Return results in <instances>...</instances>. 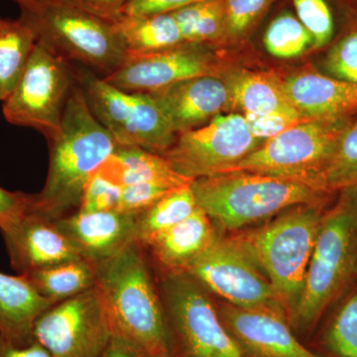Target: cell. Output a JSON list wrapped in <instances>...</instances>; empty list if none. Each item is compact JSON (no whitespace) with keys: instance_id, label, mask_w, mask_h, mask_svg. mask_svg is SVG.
Returning <instances> with one entry per match:
<instances>
[{"instance_id":"44dd1931","label":"cell","mask_w":357,"mask_h":357,"mask_svg":"<svg viewBox=\"0 0 357 357\" xmlns=\"http://www.w3.org/2000/svg\"><path fill=\"white\" fill-rule=\"evenodd\" d=\"M53 305L22 275L0 272V337L17 344L33 342L37 319Z\"/></svg>"},{"instance_id":"d6a6232c","label":"cell","mask_w":357,"mask_h":357,"mask_svg":"<svg viewBox=\"0 0 357 357\" xmlns=\"http://www.w3.org/2000/svg\"><path fill=\"white\" fill-rule=\"evenodd\" d=\"M295 14L312 37V48L330 43L335 33V20L328 0H292Z\"/></svg>"},{"instance_id":"4316f807","label":"cell","mask_w":357,"mask_h":357,"mask_svg":"<svg viewBox=\"0 0 357 357\" xmlns=\"http://www.w3.org/2000/svg\"><path fill=\"white\" fill-rule=\"evenodd\" d=\"M191 184L171 190L136 215L137 237L141 243L147 245L155 237L183 222L196 211L198 204Z\"/></svg>"},{"instance_id":"4fadbf2b","label":"cell","mask_w":357,"mask_h":357,"mask_svg":"<svg viewBox=\"0 0 357 357\" xmlns=\"http://www.w3.org/2000/svg\"><path fill=\"white\" fill-rule=\"evenodd\" d=\"M185 272L232 306L285 311L266 276L236 236H218Z\"/></svg>"},{"instance_id":"cb8c5ba5","label":"cell","mask_w":357,"mask_h":357,"mask_svg":"<svg viewBox=\"0 0 357 357\" xmlns=\"http://www.w3.org/2000/svg\"><path fill=\"white\" fill-rule=\"evenodd\" d=\"M114 22L128 55L153 53L185 44L172 13L145 16L122 14Z\"/></svg>"},{"instance_id":"8d00e7d4","label":"cell","mask_w":357,"mask_h":357,"mask_svg":"<svg viewBox=\"0 0 357 357\" xmlns=\"http://www.w3.org/2000/svg\"><path fill=\"white\" fill-rule=\"evenodd\" d=\"M244 117L248 121L253 135L262 142L278 135L301 121H306V119L300 115L282 114H245Z\"/></svg>"},{"instance_id":"d4e9b609","label":"cell","mask_w":357,"mask_h":357,"mask_svg":"<svg viewBox=\"0 0 357 357\" xmlns=\"http://www.w3.org/2000/svg\"><path fill=\"white\" fill-rule=\"evenodd\" d=\"M36 43L32 28L21 18L0 17V102L13 93Z\"/></svg>"},{"instance_id":"277c9868","label":"cell","mask_w":357,"mask_h":357,"mask_svg":"<svg viewBox=\"0 0 357 357\" xmlns=\"http://www.w3.org/2000/svg\"><path fill=\"white\" fill-rule=\"evenodd\" d=\"M199 208L217 229L236 230L301 204H319L325 192L295 181L246 171L197 178Z\"/></svg>"},{"instance_id":"5bb4252c","label":"cell","mask_w":357,"mask_h":357,"mask_svg":"<svg viewBox=\"0 0 357 357\" xmlns=\"http://www.w3.org/2000/svg\"><path fill=\"white\" fill-rule=\"evenodd\" d=\"M213 61L202 45L182 44L167 50L128 54L119 69L105 77L128 93H149L191 77L213 75Z\"/></svg>"},{"instance_id":"ee69618b","label":"cell","mask_w":357,"mask_h":357,"mask_svg":"<svg viewBox=\"0 0 357 357\" xmlns=\"http://www.w3.org/2000/svg\"><path fill=\"white\" fill-rule=\"evenodd\" d=\"M337 1L349 8L357 10V0H337Z\"/></svg>"},{"instance_id":"6da1fadb","label":"cell","mask_w":357,"mask_h":357,"mask_svg":"<svg viewBox=\"0 0 357 357\" xmlns=\"http://www.w3.org/2000/svg\"><path fill=\"white\" fill-rule=\"evenodd\" d=\"M48 143L46 182L41 192L33 194L29 213L56 222L79 210L86 185L117 143L91 114L77 82L68 98L60 130Z\"/></svg>"},{"instance_id":"7c38bea8","label":"cell","mask_w":357,"mask_h":357,"mask_svg":"<svg viewBox=\"0 0 357 357\" xmlns=\"http://www.w3.org/2000/svg\"><path fill=\"white\" fill-rule=\"evenodd\" d=\"M112 335L96 285L49 307L33 328L34 340L53 357H100Z\"/></svg>"},{"instance_id":"1f68e13d","label":"cell","mask_w":357,"mask_h":357,"mask_svg":"<svg viewBox=\"0 0 357 357\" xmlns=\"http://www.w3.org/2000/svg\"><path fill=\"white\" fill-rule=\"evenodd\" d=\"M277 0H223L222 38L237 41L250 34Z\"/></svg>"},{"instance_id":"f546056e","label":"cell","mask_w":357,"mask_h":357,"mask_svg":"<svg viewBox=\"0 0 357 357\" xmlns=\"http://www.w3.org/2000/svg\"><path fill=\"white\" fill-rule=\"evenodd\" d=\"M321 345L331 357H357V289L331 319Z\"/></svg>"},{"instance_id":"3957f363","label":"cell","mask_w":357,"mask_h":357,"mask_svg":"<svg viewBox=\"0 0 357 357\" xmlns=\"http://www.w3.org/2000/svg\"><path fill=\"white\" fill-rule=\"evenodd\" d=\"M356 277L357 189H347L321 218L290 326L309 331Z\"/></svg>"},{"instance_id":"52a82bcc","label":"cell","mask_w":357,"mask_h":357,"mask_svg":"<svg viewBox=\"0 0 357 357\" xmlns=\"http://www.w3.org/2000/svg\"><path fill=\"white\" fill-rule=\"evenodd\" d=\"M347 119H306L270 138L230 171L287 178L324 190V177Z\"/></svg>"},{"instance_id":"60d3db41","label":"cell","mask_w":357,"mask_h":357,"mask_svg":"<svg viewBox=\"0 0 357 357\" xmlns=\"http://www.w3.org/2000/svg\"><path fill=\"white\" fill-rule=\"evenodd\" d=\"M0 357H53L36 340L17 344L0 337Z\"/></svg>"},{"instance_id":"7bdbcfd3","label":"cell","mask_w":357,"mask_h":357,"mask_svg":"<svg viewBox=\"0 0 357 357\" xmlns=\"http://www.w3.org/2000/svg\"><path fill=\"white\" fill-rule=\"evenodd\" d=\"M20 6V13H37L58 0H13Z\"/></svg>"},{"instance_id":"4dcf8cb0","label":"cell","mask_w":357,"mask_h":357,"mask_svg":"<svg viewBox=\"0 0 357 357\" xmlns=\"http://www.w3.org/2000/svg\"><path fill=\"white\" fill-rule=\"evenodd\" d=\"M357 189V122L344 129L324 177L325 192Z\"/></svg>"},{"instance_id":"7a4b0ae2","label":"cell","mask_w":357,"mask_h":357,"mask_svg":"<svg viewBox=\"0 0 357 357\" xmlns=\"http://www.w3.org/2000/svg\"><path fill=\"white\" fill-rule=\"evenodd\" d=\"M100 290L112 333L126 338L148 356L172 351L163 305L139 239L109 259L95 264Z\"/></svg>"},{"instance_id":"b9f144b4","label":"cell","mask_w":357,"mask_h":357,"mask_svg":"<svg viewBox=\"0 0 357 357\" xmlns=\"http://www.w3.org/2000/svg\"><path fill=\"white\" fill-rule=\"evenodd\" d=\"M100 357H148V354L133 342L112 335Z\"/></svg>"},{"instance_id":"8fae6325","label":"cell","mask_w":357,"mask_h":357,"mask_svg":"<svg viewBox=\"0 0 357 357\" xmlns=\"http://www.w3.org/2000/svg\"><path fill=\"white\" fill-rule=\"evenodd\" d=\"M262 143L253 135L244 115L229 112L178 134L163 156L176 172L194 181L229 172Z\"/></svg>"},{"instance_id":"d6986e66","label":"cell","mask_w":357,"mask_h":357,"mask_svg":"<svg viewBox=\"0 0 357 357\" xmlns=\"http://www.w3.org/2000/svg\"><path fill=\"white\" fill-rule=\"evenodd\" d=\"M282 88L306 119H347L357 112V84L302 73L282 81Z\"/></svg>"},{"instance_id":"603a6c76","label":"cell","mask_w":357,"mask_h":357,"mask_svg":"<svg viewBox=\"0 0 357 357\" xmlns=\"http://www.w3.org/2000/svg\"><path fill=\"white\" fill-rule=\"evenodd\" d=\"M231 109L245 114L301 115L282 88V79L269 73L236 72L225 79ZM303 117V116H302Z\"/></svg>"},{"instance_id":"9a60e30c","label":"cell","mask_w":357,"mask_h":357,"mask_svg":"<svg viewBox=\"0 0 357 357\" xmlns=\"http://www.w3.org/2000/svg\"><path fill=\"white\" fill-rule=\"evenodd\" d=\"M218 311L245 357H324L296 337L284 310L243 309L227 304Z\"/></svg>"},{"instance_id":"e575fe53","label":"cell","mask_w":357,"mask_h":357,"mask_svg":"<svg viewBox=\"0 0 357 357\" xmlns=\"http://www.w3.org/2000/svg\"><path fill=\"white\" fill-rule=\"evenodd\" d=\"M121 188V185L112 182L98 169L86 185L79 211H109L116 210Z\"/></svg>"},{"instance_id":"ffe728a7","label":"cell","mask_w":357,"mask_h":357,"mask_svg":"<svg viewBox=\"0 0 357 357\" xmlns=\"http://www.w3.org/2000/svg\"><path fill=\"white\" fill-rule=\"evenodd\" d=\"M217 227L201 208L145 245L163 273L185 272L220 236Z\"/></svg>"},{"instance_id":"ab89813d","label":"cell","mask_w":357,"mask_h":357,"mask_svg":"<svg viewBox=\"0 0 357 357\" xmlns=\"http://www.w3.org/2000/svg\"><path fill=\"white\" fill-rule=\"evenodd\" d=\"M64 1L102 20L114 21L122 15V11L128 0H64Z\"/></svg>"},{"instance_id":"836d02e7","label":"cell","mask_w":357,"mask_h":357,"mask_svg":"<svg viewBox=\"0 0 357 357\" xmlns=\"http://www.w3.org/2000/svg\"><path fill=\"white\" fill-rule=\"evenodd\" d=\"M326 66L337 79L357 84V29L345 35L331 49Z\"/></svg>"},{"instance_id":"8992f818","label":"cell","mask_w":357,"mask_h":357,"mask_svg":"<svg viewBox=\"0 0 357 357\" xmlns=\"http://www.w3.org/2000/svg\"><path fill=\"white\" fill-rule=\"evenodd\" d=\"M20 18L32 28L40 43L102 79L119 69L128 57L114 21L102 20L64 0L37 13H20Z\"/></svg>"},{"instance_id":"d590c367","label":"cell","mask_w":357,"mask_h":357,"mask_svg":"<svg viewBox=\"0 0 357 357\" xmlns=\"http://www.w3.org/2000/svg\"><path fill=\"white\" fill-rule=\"evenodd\" d=\"M171 190L174 189L148 183L123 185L115 211L136 217Z\"/></svg>"},{"instance_id":"484cf974","label":"cell","mask_w":357,"mask_h":357,"mask_svg":"<svg viewBox=\"0 0 357 357\" xmlns=\"http://www.w3.org/2000/svg\"><path fill=\"white\" fill-rule=\"evenodd\" d=\"M33 288L54 305L75 297L96 285V267L86 259L22 274Z\"/></svg>"},{"instance_id":"f1b7e54d","label":"cell","mask_w":357,"mask_h":357,"mask_svg":"<svg viewBox=\"0 0 357 357\" xmlns=\"http://www.w3.org/2000/svg\"><path fill=\"white\" fill-rule=\"evenodd\" d=\"M263 44L268 53L279 59L299 57L312 47V37L291 11H282L267 26Z\"/></svg>"},{"instance_id":"ac0fdd59","label":"cell","mask_w":357,"mask_h":357,"mask_svg":"<svg viewBox=\"0 0 357 357\" xmlns=\"http://www.w3.org/2000/svg\"><path fill=\"white\" fill-rule=\"evenodd\" d=\"M84 259L96 264L138 239L135 217L119 211H81L56 220Z\"/></svg>"},{"instance_id":"f35d334b","label":"cell","mask_w":357,"mask_h":357,"mask_svg":"<svg viewBox=\"0 0 357 357\" xmlns=\"http://www.w3.org/2000/svg\"><path fill=\"white\" fill-rule=\"evenodd\" d=\"M202 0H128L122 14L132 16L173 13Z\"/></svg>"},{"instance_id":"7402d4cb","label":"cell","mask_w":357,"mask_h":357,"mask_svg":"<svg viewBox=\"0 0 357 357\" xmlns=\"http://www.w3.org/2000/svg\"><path fill=\"white\" fill-rule=\"evenodd\" d=\"M100 171L121 187L148 183L176 189L192 182L176 172L163 155L137 146L117 144Z\"/></svg>"},{"instance_id":"5b68a950","label":"cell","mask_w":357,"mask_h":357,"mask_svg":"<svg viewBox=\"0 0 357 357\" xmlns=\"http://www.w3.org/2000/svg\"><path fill=\"white\" fill-rule=\"evenodd\" d=\"M323 217L319 204H301L236 236L271 284L288 321L299 303Z\"/></svg>"},{"instance_id":"ba28073f","label":"cell","mask_w":357,"mask_h":357,"mask_svg":"<svg viewBox=\"0 0 357 357\" xmlns=\"http://www.w3.org/2000/svg\"><path fill=\"white\" fill-rule=\"evenodd\" d=\"M160 298L177 357H245L208 291L185 272L163 273Z\"/></svg>"},{"instance_id":"74e56055","label":"cell","mask_w":357,"mask_h":357,"mask_svg":"<svg viewBox=\"0 0 357 357\" xmlns=\"http://www.w3.org/2000/svg\"><path fill=\"white\" fill-rule=\"evenodd\" d=\"M33 194L9 192L0 187V231L29 213Z\"/></svg>"},{"instance_id":"e0dca14e","label":"cell","mask_w":357,"mask_h":357,"mask_svg":"<svg viewBox=\"0 0 357 357\" xmlns=\"http://www.w3.org/2000/svg\"><path fill=\"white\" fill-rule=\"evenodd\" d=\"M0 232L18 275L84 259L55 222L36 213H26Z\"/></svg>"},{"instance_id":"9c48e42d","label":"cell","mask_w":357,"mask_h":357,"mask_svg":"<svg viewBox=\"0 0 357 357\" xmlns=\"http://www.w3.org/2000/svg\"><path fill=\"white\" fill-rule=\"evenodd\" d=\"M74 70L91 114L117 144L160 155L172 146L177 134L149 93L121 91L83 66Z\"/></svg>"},{"instance_id":"2e32d148","label":"cell","mask_w":357,"mask_h":357,"mask_svg":"<svg viewBox=\"0 0 357 357\" xmlns=\"http://www.w3.org/2000/svg\"><path fill=\"white\" fill-rule=\"evenodd\" d=\"M149 95L177 135L201 128L231 109L227 84L215 75L184 79Z\"/></svg>"},{"instance_id":"83f0119b","label":"cell","mask_w":357,"mask_h":357,"mask_svg":"<svg viewBox=\"0 0 357 357\" xmlns=\"http://www.w3.org/2000/svg\"><path fill=\"white\" fill-rule=\"evenodd\" d=\"M172 14L185 44L204 45L222 40L223 0H202Z\"/></svg>"},{"instance_id":"f6af8a7d","label":"cell","mask_w":357,"mask_h":357,"mask_svg":"<svg viewBox=\"0 0 357 357\" xmlns=\"http://www.w3.org/2000/svg\"><path fill=\"white\" fill-rule=\"evenodd\" d=\"M148 357H177L172 351L163 352V354H154V356H148Z\"/></svg>"},{"instance_id":"30bf717a","label":"cell","mask_w":357,"mask_h":357,"mask_svg":"<svg viewBox=\"0 0 357 357\" xmlns=\"http://www.w3.org/2000/svg\"><path fill=\"white\" fill-rule=\"evenodd\" d=\"M76 82L74 65L37 41L22 76L2 105L4 119L51 140L60 130Z\"/></svg>"}]
</instances>
